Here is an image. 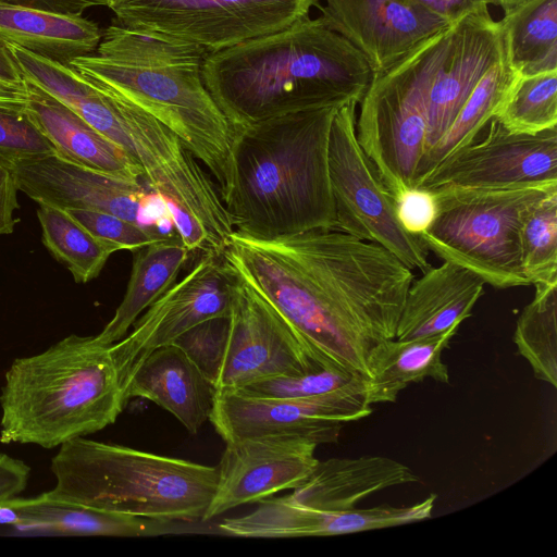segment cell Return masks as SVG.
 <instances>
[{"label":"cell","instance_id":"obj_43","mask_svg":"<svg viewBox=\"0 0 557 557\" xmlns=\"http://www.w3.org/2000/svg\"><path fill=\"white\" fill-rule=\"evenodd\" d=\"M8 2L54 12L66 15L81 16L86 9L106 5V0H5Z\"/></svg>","mask_w":557,"mask_h":557},{"label":"cell","instance_id":"obj_13","mask_svg":"<svg viewBox=\"0 0 557 557\" xmlns=\"http://www.w3.org/2000/svg\"><path fill=\"white\" fill-rule=\"evenodd\" d=\"M236 283L222 253H201L189 272L149 306L121 341L110 345L124 392L150 352L172 345L208 319L230 315Z\"/></svg>","mask_w":557,"mask_h":557},{"label":"cell","instance_id":"obj_1","mask_svg":"<svg viewBox=\"0 0 557 557\" xmlns=\"http://www.w3.org/2000/svg\"><path fill=\"white\" fill-rule=\"evenodd\" d=\"M222 255L321 367L363 376L371 348L396 337L414 278L384 247L335 228L271 239L234 231Z\"/></svg>","mask_w":557,"mask_h":557},{"label":"cell","instance_id":"obj_36","mask_svg":"<svg viewBox=\"0 0 557 557\" xmlns=\"http://www.w3.org/2000/svg\"><path fill=\"white\" fill-rule=\"evenodd\" d=\"M74 220L116 251H136L170 236L160 228L140 225L117 215L88 209H66Z\"/></svg>","mask_w":557,"mask_h":557},{"label":"cell","instance_id":"obj_28","mask_svg":"<svg viewBox=\"0 0 557 557\" xmlns=\"http://www.w3.org/2000/svg\"><path fill=\"white\" fill-rule=\"evenodd\" d=\"M499 23L517 74L557 70V0H524L504 10Z\"/></svg>","mask_w":557,"mask_h":557},{"label":"cell","instance_id":"obj_46","mask_svg":"<svg viewBox=\"0 0 557 557\" xmlns=\"http://www.w3.org/2000/svg\"><path fill=\"white\" fill-rule=\"evenodd\" d=\"M492 4L499 5L503 10L511 8L524 0H490Z\"/></svg>","mask_w":557,"mask_h":557},{"label":"cell","instance_id":"obj_8","mask_svg":"<svg viewBox=\"0 0 557 557\" xmlns=\"http://www.w3.org/2000/svg\"><path fill=\"white\" fill-rule=\"evenodd\" d=\"M552 190L433 191L436 215L418 237L428 251L474 272L485 284L499 289L528 286L521 264V226L528 211Z\"/></svg>","mask_w":557,"mask_h":557},{"label":"cell","instance_id":"obj_2","mask_svg":"<svg viewBox=\"0 0 557 557\" xmlns=\"http://www.w3.org/2000/svg\"><path fill=\"white\" fill-rule=\"evenodd\" d=\"M372 74L356 47L309 16L211 51L201 65L207 89L237 132L294 112L359 103Z\"/></svg>","mask_w":557,"mask_h":557},{"label":"cell","instance_id":"obj_9","mask_svg":"<svg viewBox=\"0 0 557 557\" xmlns=\"http://www.w3.org/2000/svg\"><path fill=\"white\" fill-rule=\"evenodd\" d=\"M356 106L337 109L329 139V173L335 230L377 244L406 267L422 273L431 268L428 249L400 225L395 199L379 180L356 137Z\"/></svg>","mask_w":557,"mask_h":557},{"label":"cell","instance_id":"obj_37","mask_svg":"<svg viewBox=\"0 0 557 557\" xmlns=\"http://www.w3.org/2000/svg\"><path fill=\"white\" fill-rule=\"evenodd\" d=\"M230 315L208 319L177 337L178 347L213 384L219 376L227 346Z\"/></svg>","mask_w":557,"mask_h":557},{"label":"cell","instance_id":"obj_41","mask_svg":"<svg viewBox=\"0 0 557 557\" xmlns=\"http://www.w3.org/2000/svg\"><path fill=\"white\" fill-rule=\"evenodd\" d=\"M30 468L23 460L0 454V503L20 495L27 486Z\"/></svg>","mask_w":557,"mask_h":557},{"label":"cell","instance_id":"obj_40","mask_svg":"<svg viewBox=\"0 0 557 557\" xmlns=\"http://www.w3.org/2000/svg\"><path fill=\"white\" fill-rule=\"evenodd\" d=\"M454 25L467 15L487 9L490 0H397Z\"/></svg>","mask_w":557,"mask_h":557},{"label":"cell","instance_id":"obj_25","mask_svg":"<svg viewBox=\"0 0 557 557\" xmlns=\"http://www.w3.org/2000/svg\"><path fill=\"white\" fill-rule=\"evenodd\" d=\"M7 503L18 516L16 529L58 535L154 536L177 532L174 520L114 513L48 498L44 493Z\"/></svg>","mask_w":557,"mask_h":557},{"label":"cell","instance_id":"obj_30","mask_svg":"<svg viewBox=\"0 0 557 557\" xmlns=\"http://www.w3.org/2000/svg\"><path fill=\"white\" fill-rule=\"evenodd\" d=\"M95 53L132 66L160 67L201 66L209 51L173 36L117 23L104 29Z\"/></svg>","mask_w":557,"mask_h":557},{"label":"cell","instance_id":"obj_38","mask_svg":"<svg viewBox=\"0 0 557 557\" xmlns=\"http://www.w3.org/2000/svg\"><path fill=\"white\" fill-rule=\"evenodd\" d=\"M55 153L25 108L0 106V160L13 162Z\"/></svg>","mask_w":557,"mask_h":557},{"label":"cell","instance_id":"obj_7","mask_svg":"<svg viewBox=\"0 0 557 557\" xmlns=\"http://www.w3.org/2000/svg\"><path fill=\"white\" fill-rule=\"evenodd\" d=\"M450 27L431 36L389 69L373 73L356 117V137L395 199L414 187L428 133V94Z\"/></svg>","mask_w":557,"mask_h":557},{"label":"cell","instance_id":"obj_11","mask_svg":"<svg viewBox=\"0 0 557 557\" xmlns=\"http://www.w3.org/2000/svg\"><path fill=\"white\" fill-rule=\"evenodd\" d=\"M363 376L334 391L300 399L258 398L215 391L209 421L224 442L250 436H294L317 446L336 444L345 423L368 417Z\"/></svg>","mask_w":557,"mask_h":557},{"label":"cell","instance_id":"obj_5","mask_svg":"<svg viewBox=\"0 0 557 557\" xmlns=\"http://www.w3.org/2000/svg\"><path fill=\"white\" fill-rule=\"evenodd\" d=\"M51 499L157 520H201L219 470L189 460L85 436L60 445L51 460Z\"/></svg>","mask_w":557,"mask_h":557},{"label":"cell","instance_id":"obj_29","mask_svg":"<svg viewBox=\"0 0 557 557\" xmlns=\"http://www.w3.org/2000/svg\"><path fill=\"white\" fill-rule=\"evenodd\" d=\"M518 75L510 66L506 51L474 87L449 128L423 154L416 184L445 158L478 138L488 121L496 115Z\"/></svg>","mask_w":557,"mask_h":557},{"label":"cell","instance_id":"obj_18","mask_svg":"<svg viewBox=\"0 0 557 557\" xmlns=\"http://www.w3.org/2000/svg\"><path fill=\"white\" fill-rule=\"evenodd\" d=\"M505 54L503 27L492 18L488 9L451 25L429 88L424 153L449 128L474 87Z\"/></svg>","mask_w":557,"mask_h":557},{"label":"cell","instance_id":"obj_39","mask_svg":"<svg viewBox=\"0 0 557 557\" xmlns=\"http://www.w3.org/2000/svg\"><path fill=\"white\" fill-rule=\"evenodd\" d=\"M395 208L404 230L418 237L431 226L437 205L433 191L410 187L395 198Z\"/></svg>","mask_w":557,"mask_h":557},{"label":"cell","instance_id":"obj_14","mask_svg":"<svg viewBox=\"0 0 557 557\" xmlns=\"http://www.w3.org/2000/svg\"><path fill=\"white\" fill-rule=\"evenodd\" d=\"M320 368L324 367L312 358L287 322L237 277L227 346L215 391H236L257 381Z\"/></svg>","mask_w":557,"mask_h":557},{"label":"cell","instance_id":"obj_22","mask_svg":"<svg viewBox=\"0 0 557 557\" xmlns=\"http://www.w3.org/2000/svg\"><path fill=\"white\" fill-rule=\"evenodd\" d=\"M23 82L25 110L58 156L132 183L143 181L139 168L117 145L47 91Z\"/></svg>","mask_w":557,"mask_h":557},{"label":"cell","instance_id":"obj_20","mask_svg":"<svg viewBox=\"0 0 557 557\" xmlns=\"http://www.w3.org/2000/svg\"><path fill=\"white\" fill-rule=\"evenodd\" d=\"M125 395L127 400L153 401L196 435L210 419L215 388L178 347L168 345L150 352L135 369Z\"/></svg>","mask_w":557,"mask_h":557},{"label":"cell","instance_id":"obj_16","mask_svg":"<svg viewBox=\"0 0 557 557\" xmlns=\"http://www.w3.org/2000/svg\"><path fill=\"white\" fill-rule=\"evenodd\" d=\"M4 163L17 189L38 205L102 211L150 226L151 195L141 183L92 170L57 153Z\"/></svg>","mask_w":557,"mask_h":557},{"label":"cell","instance_id":"obj_24","mask_svg":"<svg viewBox=\"0 0 557 557\" xmlns=\"http://www.w3.org/2000/svg\"><path fill=\"white\" fill-rule=\"evenodd\" d=\"M460 324L446 332L408 341L385 339L371 348L363 376L368 404L394 403L411 383L432 379L449 383L448 368L442 354L448 347Z\"/></svg>","mask_w":557,"mask_h":557},{"label":"cell","instance_id":"obj_15","mask_svg":"<svg viewBox=\"0 0 557 557\" xmlns=\"http://www.w3.org/2000/svg\"><path fill=\"white\" fill-rule=\"evenodd\" d=\"M213 498L202 518L209 521L245 504L294 490L318 463L317 445L294 436H250L225 443Z\"/></svg>","mask_w":557,"mask_h":557},{"label":"cell","instance_id":"obj_17","mask_svg":"<svg viewBox=\"0 0 557 557\" xmlns=\"http://www.w3.org/2000/svg\"><path fill=\"white\" fill-rule=\"evenodd\" d=\"M436 495L404 507L380 505L371 508L320 510L297 504L288 495L258 502L251 512L225 518L219 530L227 535L250 539L329 536L385 529L429 519Z\"/></svg>","mask_w":557,"mask_h":557},{"label":"cell","instance_id":"obj_12","mask_svg":"<svg viewBox=\"0 0 557 557\" xmlns=\"http://www.w3.org/2000/svg\"><path fill=\"white\" fill-rule=\"evenodd\" d=\"M484 129V137L445 158L414 187L430 191L557 188V126L519 134L492 117Z\"/></svg>","mask_w":557,"mask_h":557},{"label":"cell","instance_id":"obj_3","mask_svg":"<svg viewBox=\"0 0 557 557\" xmlns=\"http://www.w3.org/2000/svg\"><path fill=\"white\" fill-rule=\"evenodd\" d=\"M337 109L294 112L238 132L224 203L234 231L271 239L335 228L329 139Z\"/></svg>","mask_w":557,"mask_h":557},{"label":"cell","instance_id":"obj_23","mask_svg":"<svg viewBox=\"0 0 557 557\" xmlns=\"http://www.w3.org/2000/svg\"><path fill=\"white\" fill-rule=\"evenodd\" d=\"M419 482L406 465L384 456L319 460L289 494L297 504L320 510H346L373 493Z\"/></svg>","mask_w":557,"mask_h":557},{"label":"cell","instance_id":"obj_34","mask_svg":"<svg viewBox=\"0 0 557 557\" xmlns=\"http://www.w3.org/2000/svg\"><path fill=\"white\" fill-rule=\"evenodd\" d=\"M521 264L530 285L557 283V189L528 211L520 232Z\"/></svg>","mask_w":557,"mask_h":557},{"label":"cell","instance_id":"obj_31","mask_svg":"<svg viewBox=\"0 0 557 557\" xmlns=\"http://www.w3.org/2000/svg\"><path fill=\"white\" fill-rule=\"evenodd\" d=\"M42 244L64 264L76 283L96 278L116 250L96 238L65 210L39 205L37 210Z\"/></svg>","mask_w":557,"mask_h":557},{"label":"cell","instance_id":"obj_19","mask_svg":"<svg viewBox=\"0 0 557 557\" xmlns=\"http://www.w3.org/2000/svg\"><path fill=\"white\" fill-rule=\"evenodd\" d=\"M320 18L383 72L419 44L451 25L397 0H325Z\"/></svg>","mask_w":557,"mask_h":557},{"label":"cell","instance_id":"obj_4","mask_svg":"<svg viewBox=\"0 0 557 557\" xmlns=\"http://www.w3.org/2000/svg\"><path fill=\"white\" fill-rule=\"evenodd\" d=\"M126 404L110 346L72 334L11 363L0 395V441L58 447L113 424Z\"/></svg>","mask_w":557,"mask_h":557},{"label":"cell","instance_id":"obj_33","mask_svg":"<svg viewBox=\"0 0 557 557\" xmlns=\"http://www.w3.org/2000/svg\"><path fill=\"white\" fill-rule=\"evenodd\" d=\"M508 131L536 134L557 126V70L518 75L494 116Z\"/></svg>","mask_w":557,"mask_h":557},{"label":"cell","instance_id":"obj_21","mask_svg":"<svg viewBox=\"0 0 557 557\" xmlns=\"http://www.w3.org/2000/svg\"><path fill=\"white\" fill-rule=\"evenodd\" d=\"M485 282L474 272L443 261L411 282L396 330V339L442 334L471 315Z\"/></svg>","mask_w":557,"mask_h":557},{"label":"cell","instance_id":"obj_6","mask_svg":"<svg viewBox=\"0 0 557 557\" xmlns=\"http://www.w3.org/2000/svg\"><path fill=\"white\" fill-rule=\"evenodd\" d=\"M70 65L169 127L206 166L225 203L234 186L238 132L207 89L201 66L139 67L96 53L77 57Z\"/></svg>","mask_w":557,"mask_h":557},{"label":"cell","instance_id":"obj_10","mask_svg":"<svg viewBox=\"0 0 557 557\" xmlns=\"http://www.w3.org/2000/svg\"><path fill=\"white\" fill-rule=\"evenodd\" d=\"M314 5L318 0H126L111 10L119 24L211 52L282 29L308 16Z\"/></svg>","mask_w":557,"mask_h":557},{"label":"cell","instance_id":"obj_44","mask_svg":"<svg viewBox=\"0 0 557 557\" xmlns=\"http://www.w3.org/2000/svg\"><path fill=\"white\" fill-rule=\"evenodd\" d=\"M26 90L22 85L0 81V106L11 108H25Z\"/></svg>","mask_w":557,"mask_h":557},{"label":"cell","instance_id":"obj_42","mask_svg":"<svg viewBox=\"0 0 557 557\" xmlns=\"http://www.w3.org/2000/svg\"><path fill=\"white\" fill-rule=\"evenodd\" d=\"M17 190L10 168L0 160V235L11 234L17 222L13 218L18 208Z\"/></svg>","mask_w":557,"mask_h":557},{"label":"cell","instance_id":"obj_32","mask_svg":"<svg viewBox=\"0 0 557 557\" xmlns=\"http://www.w3.org/2000/svg\"><path fill=\"white\" fill-rule=\"evenodd\" d=\"M513 342L534 376L557 387V283L535 286L517 320Z\"/></svg>","mask_w":557,"mask_h":557},{"label":"cell","instance_id":"obj_45","mask_svg":"<svg viewBox=\"0 0 557 557\" xmlns=\"http://www.w3.org/2000/svg\"><path fill=\"white\" fill-rule=\"evenodd\" d=\"M0 81L22 85L23 77L5 47L0 46Z\"/></svg>","mask_w":557,"mask_h":557},{"label":"cell","instance_id":"obj_47","mask_svg":"<svg viewBox=\"0 0 557 557\" xmlns=\"http://www.w3.org/2000/svg\"><path fill=\"white\" fill-rule=\"evenodd\" d=\"M124 1L126 0H106V7H108L109 9H113L114 7L119 5Z\"/></svg>","mask_w":557,"mask_h":557},{"label":"cell","instance_id":"obj_27","mask_svg":"<svg viewBox=\"0 0 557 557\" xmlns=\"http://www.w3.org/2000/svg\"><path fill=\"white\" fill-rule=\"evenodd\" d=\"M191 253L177 234L134 251L125 295L94 339L103 346L121 341L140 314L176 283Z\"/></svg>","mask_w":557,"mask_h":557},{"label":"cell","instance_id":"obj_35","mask_svg":"<svg viewBox=\"0 0 557 557\" xmlns=\"http://www.w3.org/2000/svg\"><path fill=\"white\" fill-rule=\"evenodd\" d=\"M360 375L337 368H320L297 375L257 381L233 392L258 398L300 399L343 387Z\"/></svg>","mask_w":557,"mask_h":557},{"label":"cell","instance_id":"obj_26","mask_svg":"<svg viewBox=\"0 0 557 557\" xmlns=\"http://www.w3.org/2000/svg\"><path fill=\"white\" fill-rule=\"evenodd\" d=\"M102 33L85 17L23 7L0 0V46L15 45L70 64L96 52Z\"/></svg>","mask_w":557,"mask_h":557}]
</instances>
